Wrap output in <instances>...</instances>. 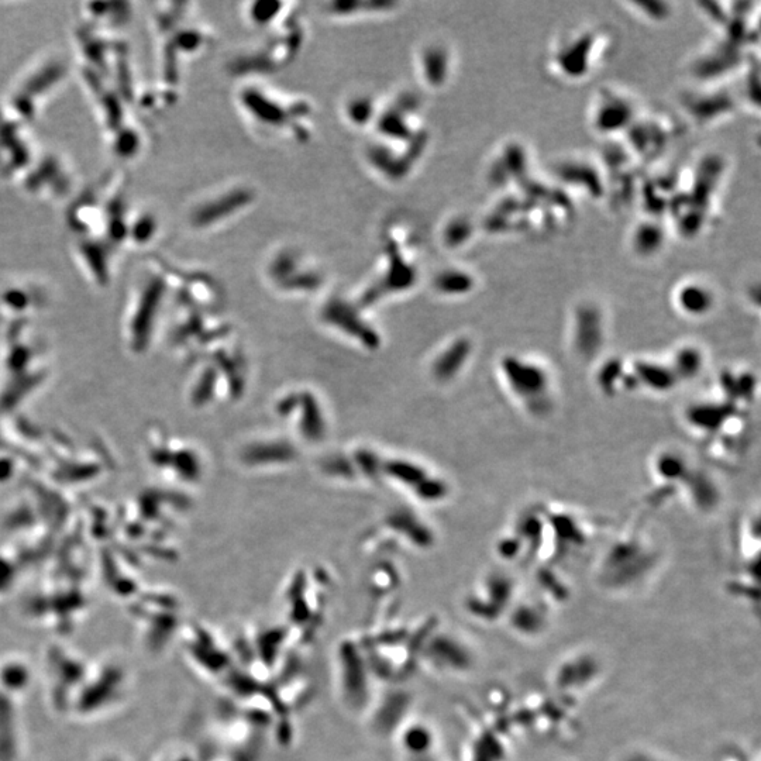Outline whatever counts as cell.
<instances>
[{
  "mask_svg": "<svg viewBox=\"0 0 761 761\" xmlns=\"http://www.w3.org/2000/svg\"><path fill=\"white\" fill-rule=\"evenodd\" d=\"M636 117V105L625 92H601L591 106L590 123L599 134L619 133L633 125Z\"/></svg>",
  "mask_w": 761,
  "mask_h": 761,
  "instance_id": "1",
  "label": "cell"
},
{
  "mask_svg": "<svg viewBox=\"0 0 761 761\" xmlns=\"http://www.w3.org/2000/svg\"><path fill=\"white\" fill-rule=\"evenodd\" d=\"M502 367H504L506 381L516 397L533 404H537L540 399L546 397L549 375L540 365L518 357H506Z\"/></svg>",
  "mask_w": 761,
  "mask_h": 761,
  "instance_id": "2",
  "label": "cell"
},
{
  "mask_svg": "<svg viewBox=\"0 0 761 761\" xmlns=\"http://www.w3.org/2000/svg\"><path fill=\"white\" fill-rule=\"evenodd\" d=\"M716 296L702 281H685L676 291V303L684 315L702 318L715 308Z\"/></svg>",
  "mask_w": 761,
  "mask_h": 761,
  "instance_id": "3",
  "label": "cell"
},
{
  "mask_svg": "<svg viewBox=\"0 0 761 761\" xmlns=\"http://www.w3.org/2000/svg\"><path fill=\"white\" fill-rule=\"evenodd\" d=\"M663 229L657 223L642 222L635 226L630 236V246L637 256L647 257L659 253L664 246Z\"/></svg>",
  "mask_w": 761,
  "mask_h": 761,
  "instance_id": "4",
  "label": "cell"
},
{
  "mask_svg": "<svg viewBox=\"0 0 761 761\" xmlns=\"http://www.w3.org/2000/svg\"><path fill=\"white\" fill-rule=\"evenodd\" d=\"M636 381L653 391H668L676 384L677 377L673 370L653 363L636 364Z\"/></svg>",
  "mask_w": 761,
  "mask_h": 761,
  "instance_id": "5",
  "label": "cell"
},
{
  "mask_svg": "<svg viewBox=\"0 0 761 761\" xmlns=\"http://www.w3.org/2000/svg\"><path fill=\"white\" fill-rule=\"evenodd\" d=\"M701 368L702 356L698 349L684 347L678 351L676 358H674V365L671 370L677 378H692L701 371Z\"/></svg>",
  "mask_w": 761,
  "mask_h": 761,
  "instance_id": "6",
  "label": "cell"
},
{
  "mask_svg": "<svg viewBox=\"0 0 761 761\" xmlns=\"http://www.w3.org/2000/svg\"><path fill=\"white\" fill-rule=\"evenodd\" d=\"M439 285L444 292H467L473 287L474 281L466 272L450 270L440 277Z\"/></svg>",
  "mask_w": 761,
  "mask_h": 761,
  "instance_id": "7",
  "label": "cell"
},
{
  "mask_svg": "<svg viewBox=\"0 0 761 761\" xmlns=\"http://www.w3.org/2000/svg\"><path fill=\"white\" fill-rule=\"evenodd\" d=\"M659 471H661V474L666 475V477H677L681 471L684 473V464H681L680 459H677V457H663V459L660 460Z\"/></svg>",
  "mask_w": 761,
  "mask_h": 761,
  "instance_id": "8",
  "label": "cell"
}]
</instances>
